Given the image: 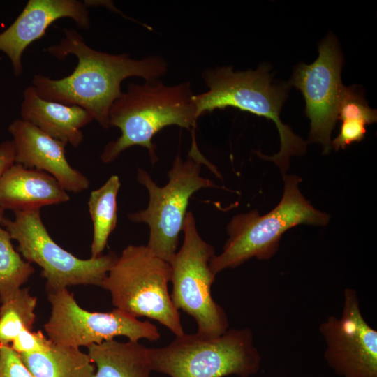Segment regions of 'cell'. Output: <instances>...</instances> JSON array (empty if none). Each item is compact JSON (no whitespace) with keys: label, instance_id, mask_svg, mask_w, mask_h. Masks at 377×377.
Wrapping results in <instances>:
<instances>
[{"label":"cell","instance_id":"cell-1","mask_svg":"<svg viewBox=\"0 0 377 377\" xmlns=\"http://www.w3.org/2000/svg\"><path fill=\"white\" fill-rule=\"evenodd\" d=\"M64 33L59 43L45 50L58 59L75 55L78 60L76 68L59 80L35 75L32 86L44 99L82 108L103 128L110 127L109 110L122 93L121 84L124 79L158 80L168 71V63L160 56L135 59L127 53L103 52L87 45L77 31L65 29Z\"/></svg>","mask_w":377,"mask_h":377},{"label":"cell","instance_id":"cell-2","mask_svg":"<svg viewBox=\"0 0 377 377\" xmlns=\"http://www.w3.org/2000/svg\"><path fill=\"white\" fill-rule=\"evenodd\" d=\"M194 97L188 81L172 86L158 80L130 83L108 113L110 127L119 128L121 135L107 144L101 160L112 162L126 149L138 145L146 148L151 163H156L158 157L152 138L158 131L172 125L195 128L198 117Z\"/></svg>","mask_w":377,"mask_h":377},{"label":"cell","instance_id":"cell-3","mask_svg":"<svg viewBox=\"0 0 377 377\" xmlns=\"http://www.w3.org/2000/svg\"><path fill=\"white\" fill-rule=\"evenodd\" d=\"M202 76L208 90L195 94L197 117L216 109L233 107L272 120L279 133L280 150L272 156L260 157L274 162L284 176L290 158L303 155L307 145L280 119L288 86L274 82L268 66L265 64L247 71H235L231 66L206 68Z\"/></svg>","mask_w":377,"mask_h":377},{"label":"cell","instance_id":"cell-4","mask_svg":"<svg viewBox=\"0 0 377 377\" xmlns=\"http://www.w3.org/2000/svg\"><path fill=\"white\" fill-rule=\"evenodd\" d=\"M284 191L277 206L265 215L257 210L234 216L227 226L229 236L223 251L209 265L216 275L248 260H269L278 251L282 235L300 224L325 226L330 216L315 209L301 193V178L284 175Z\"/></svg>","mask_w":377,"mask_h":377},{"label":"cell","instance_id":"cell-5","mask_svg":"<svg viewBox=\"0 0 377 377\" xmlns=\"http://www.w3.org/2000/svg\"><path fill=\"white\" fill-rule=\"evenodd\" d=\"M149 353L152 371L170 377H251L261 364L249 327L230 328L216 337L184 333Z\"/></svg>","mask_w":377,"mask_h":377},{"label":"cell","instance_id":"cell-6","mask_svg":"<svg viewBox=\"0 0 377 377\" xmlns=\"http://www.w3.org/2000/svg\"><path fill=\"white\" fill-rule=\"evenodd\" d=\"M169 263L147 245H128L118 256L101 287L110 292L115 309L134 318L158 321L175 336L184 334L180 314L168 292Z\"/></svg>","mask_w":377,"mask_h":377},{"label":"cell","instance_id":"cell-7","mask_svg":"<svg viewBox=\"0 0 377 377\" xmlns=\"http://www.w3.org/2000/svg\"><path fill=\"white\" fill-rule=\"evenodd\" d=\"M193 142L186 160L177 155L168 172L169 182L158 186L145 170H138L137 179L148 191L146 209L128 214L133 222L145 223L149 228L147 246L168 263L177 251L187 207L191 195L204 188L215 187L209 179L200 175L205 159L200 154L193 135Z\"/></svg>","mask_w":377,"mask_h":377},{"label":"cell","instance_id":"cell-8","mask_svg":"<svg viewBox=\"0 0 377 377\" xmlns=\"http://www.w3.org/2000/svg\"><path fill=\"white\" fill-rule=\"evenodd\" d=\"M182 231L184 242L169 260L172 291V302L195 320L197 334L216 337L229 329L224 309L213 299L212 286L216 275L209 263L215 255L214 246L198 233L195 218L187 212Z\"/></svg>","mask_w":377,"mask_h":377},{"label":"cell","instance_id":"cell-9","mask_svg":"<svg viewBox=\"0 0 377 377\" xmlns=\"http://www.w3.org/2000/svg\"><path fill=\"white\" fill-rule=\"evenodd\" d=\"M40 210L14 212L15 219L4 217L1 226L11 239L17 242V251L27 262L36 263L42 269L41 276L46 279L47 292L77 285L101 286L118 256L111 251L89 259L76 257L52 239Z\"/></svg>","mask_w":377,"mask_h":377},{"label":"cell","instance_id":"cell-10","mask_svg":"<svg viewBox=\"0 0 377 377\" xmlns=\"http://www.w3.org/2000/svg\"><path fill=\"white\" fill-rule=\"evenodd\" d=\"M51 315L44 325L52 341L67 346L88 347L124 336L128 341L146 339L156 341L161 337L157 327L141 321L119 309L109 312H91L78 305L67 288L48 292Z\"/></svg>","mask_w":377,"mask_h":377},{"label":"cell","instance_id":"cell-11","mask_svg":"<svg viewBox=\"0 0 377 377\" xmlns=\"http://www.w3.org/2000/svg\"><path fill=\"white\" fill-rule=\"evenodd\" d=\"M326 348L324 359L341 377H377V331L364 318L357 293L343 291L341 316H330L319 326Z\"/></svg>","mask_w":377,"mask_h":377},{"label":"cell","instance_id":"cell-12","mask_svg":"<svg viewBox=\"0 0 377 377\" xmlns=\"http://www.w3.org/2000/svg\"><path fill=\"white\" fill-rule=\"evenodd\" d=\"M342 64L334 37L327 36L319 44L317 59L309 65H298L290 81L306 101V114L311 121L310 139L322 145L325 154L332 149L331 133L345 87L341 79Z\"/></svg>","mask_w":377,"mask_h":377},{"label":"cell","instance_id":"cell-13","mask_svg":"<svg viewBox=\"0 0 377 377\" xmlns=\"http://www.w3.org/2000/svg\"><path fill=\"white\" fill-rule=\"evenodd\" d=\"M62 17L73 19L79 27L90 26L86 1L29 0L14 22L0 34V50L10 59L15 76L22 73V55L27 47L42 38L47 28Z\"/></svg>","mask_w":377,"mask_h":377},{"label":"cell","instance_id":"cell-14","mask_svg":"<svg viewBox=\"0 0 377 377\" xmlns=\"http://www.w3.org/2000/svg\"><path fill=\"white\" fill-rule=\"evenodd\" d=\"M8 131L13 136L15 163L50 174L66 191L80 193L89 188L87 177L68 163L66 144L22 119L13 121Z\"/></svg>","mask_w":377,"mask_h":377},{"label":"cell","instance_id":"cell-15","mask_svg":"<svg viewBox=\"0 0 377 377\" xmlns=\"http://www.w3.org/2000/svg\"><path fill=\"white\" fill-rule=\"evenodd\" d=\"M69 199L58 181L43 171L14 163L0 177V207L4 210L40 209Z\"/></svg>","mask_w":377,"mask_h":377},{"label":"cell","instance_id":"cell-16","mask_svg":"<svg viewBox=\"0 0 377 377\" xmlns=\"http://www.w3.org/2000/svg\"><path fill=\"white\" fill-rule=\"evenodd\" d=\"M20 114L22 120L74 147L83 141L81 128L94 120L88 112L80 106L41 98L32 85L23 92Z\"/></svg>","mask_w":377,"mask_h":377},{"label":"cell","instance_id":"cell-17","mask_svg":"<svg viewBox=\"0 0 377 377\" xmlns=\"http://www.w3.org/2000/svg\"><path fill=\"white\" fill-rule=\"evenodd\" d=\"M87 348L94 377H149L152 371L149 348L138 341L111 339Z\"/></svg>","mask_w":377,"mask_h":377},{"label":"cell","instance_id":"cell-18","mask_svg":"<svg viewBox=\"0 0 377 377\" xmlns=\"http://www.w3.org/2000/svg\"><path fill=\"white\" fill-rule=\"evenodd\" d=\"M19 355L34 377H94L96 371L88 353L53 341L45 351Z\"/></svg>","mask_w":377,"mask_h":377},{"label":"cell","instance_id":"cell-19","mask_svg":"<svg viewBox=\"0 0 377 377\" xmlns=\"http://www.w3.org/2000/svg\"><path fill=\"white\" fill-rule=\"evenodd\" d=\"M121 186L117 175L111 176L99 188L91 191L88 201L93 223L91 257L102 255L117 222V196Z\"/></svg>","mask_w":377,"mask_h":377},{"label":"cell","instance_id":"cell-20","mask_svg":"<svg viewBox=\"0 0 377 377\" xmlns=\"http://www.w3.org/2000/svg\"><path fill=\"white\" fill-rule=\"evenodd\" d=\"M4 209L0 207V302L13 299L34 272L31 263L15 251L9 232L1 226Z\"/></svg>","mask_w":377,"mask_h":377},{"label":"cell","instance_id":"cell-21","mask_svg":"<svg viewBox=\"0 0 377 377\" xmlns=\"http://www.w3.org/2000/svg\"><path fill=\"white\" fill-rule=\"evenodd\" d=\"M37 297L28 288L20 289L10 301L0 307V344L9 346L22 331L32 330L36 319Z\"/></svg>","mask_w":377,"mask_h":377},{"label":"cell","instance_id":"cell-22","mask_svg":"<svg viewBox=\"0 0 377 377\" xmlns=\"http://www.w3.org/2000/svg\"><path fill=\"white\" fill-rule=\"evenodd\" d=\"M337 119L357 120L366 124L376 121V110L369 108L355 87H344L337 111Z\"/></svg>","mask_w":377,"mask_h":377},{"label":"cell","instance_id":"cell-23","mask_svg":"<svg viewBox=\"0 0 377 377\" xmlns=\"http://www.w3.org/2000/svg\"><path fill=\"white\" fill-rule=\"evenodd\" d=\"M51 343L52 341L46 338L40 330H24L13 339L10 346L18 354H21L45 351Z\"/></svg>","mask_w":377,"mask_h":377},{"label":"cell","instance_id":"cell-24","mask_svg":"<svg viewBox=\"0 0 377 377\" xmlns=\"http://www.w3.org/2000/svg\"><path fill=\"white\" fill-rule=\"evenodd\" d=\"M0 377H34L10 345L0 344Z\"/></svg>","mask_w":377,"mask_h":377},{"label":"cell","instance_id":"cell-25","mask_svg":"<svg viewBox=\"0 0 377 377\" xmlns=\"http://www.w3.org/2000/svg\"><path fill=\"white\" fill-rule=\"evenodd\" d=\"M367 124L357 120L343 121L339 134L331 141V146L336 151L344 149L354 142L361 141L365 135Z\"/></svg>","mask_w":377,"mask_h":377},{"label":"cell","instance_id":"cell-26","mask_svg":"<svg viewBox=\"0 0 377 377\" xmlns=\"http://www.w3.org/2000/svg\"><path fill=\"white\" fill-rule=\"evenodd\" d=\"M15 163V149L12 140L0 144V177L3 172Z\"/></svg>","mask_w":377,"mask_h":377}]
</instances>
